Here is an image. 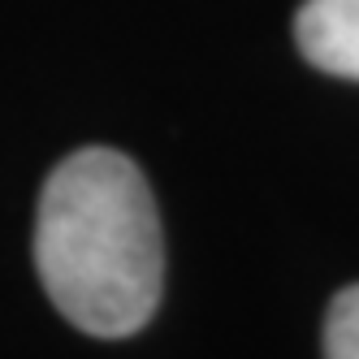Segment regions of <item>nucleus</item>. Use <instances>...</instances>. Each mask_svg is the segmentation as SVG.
I'll list each match as a JSON object with an SVG mask.
<instances>
[{"mask_svg":"<svg viewBox=\"0 0 359 359\" xmlns=\"http://www.w3.org/2000/svg\"><path fill=\"white\" fill-rule=\"evenodd\" d=\"M35 269L57 312L91 338H126L151 320L165 238L130 156L83 147L53 169L35 217Z\"/></svg>","mask_w":359,"mask_h":359,"instance_id":"1","label":"nucleus"},{"mask_svg":"<svg viewBox=\"0 0 359 359\" xmlns=\"http://www.w3.org/2000/svg\"><path fill=\"white\" fill-rule=\"evenodd\" d=\"M325 359H359V286H346L329 303Z\"/></svg>","mask_w":359,"mask_h":359,"instance_id":"3","label":"nucleus"},{"mask_svg":"<svg viewBox=\"0 0 359 359\" xmlns=\"http://www.w3.org/2000/svg\"><path fill=\"white\" fill-rule=\"evenodd\" d=\"M294 39L316 69L359 83V0H303Z\"/></svg>","mask_w":359,"mask_h":359,"instance_id":"2","label":"nucleus"}]
</instances>
